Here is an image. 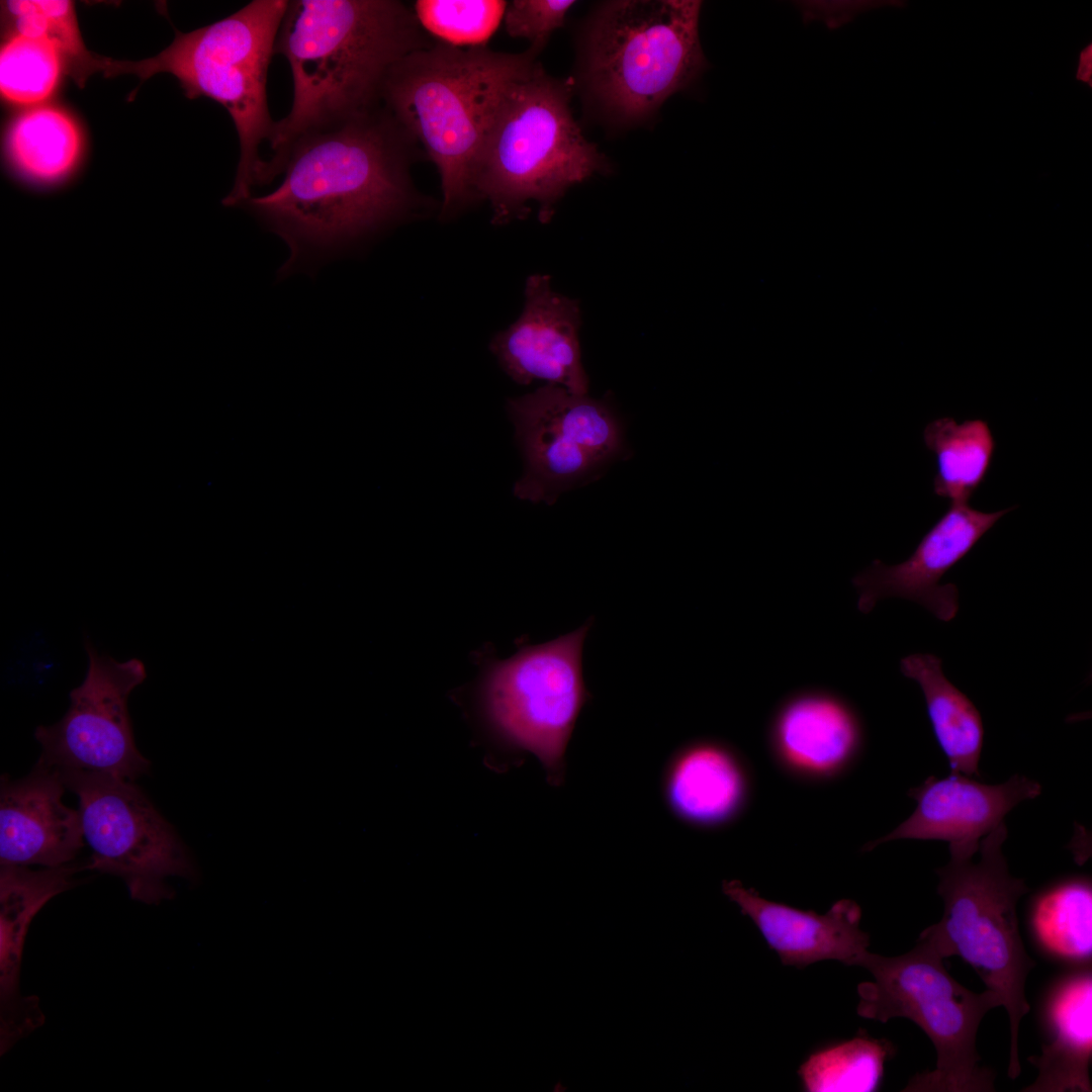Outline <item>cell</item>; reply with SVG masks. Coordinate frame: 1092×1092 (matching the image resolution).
<instances>
[{
	"label": "cell",
	"instance_id": "obj_8",
	"mask_svg": "<svg viewBox=\"0 0 1092 1092\" xmlns=\"http://www.w3.org/2000/svg\"><path fill=\"white\" fill-rule=\"evenodd\" d=\"M701 6L621 0L601 7L585 31L582 76L607 109L623 120L645 117L702 73Z\"/></svg>",
	"mask_w": 1092,
	"mask_h": 1092
},
{
	"label": "cell",
	"instance_id": "obj_23",
	"mask_svg": "<svg viewBox=\"0 0 1092 1092\" xmlns=\"http://www.w3.org/2000/svg\"><path fill=\"white\" fill-rule=\"evenodd\" d=\"M6 147L21 180L34 187H54L71 176L81 150V134L66 111L35 106L13 120Z\"/></svg>",
	"mask_w": 1092,
	"mask_h": 1092
},
{
	"label": "cell",
	"instance_id": "obj_14",
	"mask_svg": "<svg viewBox=\"0 0 1092 1092\" xmlns=\"http://www.w3.org/2000/svg\"><path fill=\"white\" fill-rule=\"evenodd\" d=\"M578 302L554 291L548 275L534 274L525 284L521 315L489 343L503 370L517 383L544 380L571 393L587 394L581 362Z\"/></svg>",
	"mask_w": 1092,
	"mask_h": 1092
},
{
	"label": "cell",
	"instance_id": "obj_13",
	"mask_svg": "<svg viewBox=\"0 0 1092 1092\" xmlns=\"http://www.w3.org/2000/svg\"><path fill=\"white\" fill-rule=\"evenodd\" d=\"M1013 509L986 513L969 503H950L906 560L894 565L874 560L852 578L857 609L868 614L883 599L901 598L921 605L941 621L952 620L959 610V590L953 583L940 584L941 577Z\"/></svg>",
	"mask_w": 1092,
	"mask_h": 1092
},
{
	"label": "cell",
	"instance_id": "obj_18",
	"mask_svg": "<svg viewBox=\"0 0 1092 1092\" xmlns=\"http://www.w3.org/2000/svg\"><path fill=\"white\" fill-rule=\"evenodd\" d=\"M66 786L58 769L36 763L23 779L1 780L0 863L59 867L83 846L79 811L62 801Z\"/></svg>",
	"mask_w": 1092,
	"mask_h": 1092
},
{
	"label": "cell",
	"instance_id": "obj_12",
	"mask_svg": "<svg viewBox=\"0 0 1092 1092\" xmlns=\"http://www.w3.org/2000/svg\"><path fill=\"white\" fill-rule=\"evenodd\" d=\"M88 669L82 684L70 692V707L50 726H38L41 745L38 764L59 770H85L132 781L146 774L150 761L138 750L127 701L147 678L138 658L117 661L100 654L85 639Z\"/></svg>",
	"mask_w": 1092,
	"mask_h": 1092
},
{
	"label": "cell",
	"instance_id": "obj_16",
	"mask_svg": "<svg viewBox=\"0 0 1092 1092\" xmlns=\"http://www.w3.org/2000/svg\"><path fill=\"white\" fill-rule=\"evenodd\" d=\"M1041 793V786L1015 775L998 785H987L959 772L943 779L927 778L908 796L916 801L913 813L893 831L867 843L863 851L898 839L944 840L949 844H978L1019 803Z\"/></svg>",
	"mask_w": 1092,
	"mask_h": 1092
},
{
	"label": "cell",
	"instance_id": "obj_10",
	"mask_svg": "<svg viewBox=\"0 0 1092 1092\" xmlns=\"http://www.w3.org/2000/svg\"><path fill=\"white\" fill-rule=\"evenodd\" d=\"M59 771L79 800L84 838L92 851L87 869L121 878L130 897L147 904L173 896L168 878L192 877L183 842L132 781L85 770Z\"/></svg>",
	"mask_w": 1092,
	"mask_h": 1092
},
{
	"label": "cell",
	"instance_id": "obj_4",
	"mask_svg": "<svg viewBox=\"0 0 1092 1092\" xmlns=\"http://www.w3.org/2000/svg\"><path fill=\"white\" fill-rule=\"evenodd\" d=\"M287 0H253L240 10L174 40L157 56L141 61L103 57L104 77L133 74L142 81L157 73L173 75L185 95L208 97L230 113L240 143L235 183L222 199L228 207L254 194L264 164L261 145L274 124L267 103V73Z\"/></svg>",
	"mask_w": 1092,
	"mask_h": 1092
},
{
	"label": "cell",
	"instance_id": "obj_2",
	"mask_svg": "<svg viewBox=\"0 0 1092 1092\" xmlns=\"http://www.w3.org/2000/svg\"><path fill=\"white\" fill-rule=\"evenodd\" d=\"M437 41L401 1H288L275 54L290 66L293 99L288 114L274 121L260 187L281 175L297 140L379 105L390 69Z\"/></svg>",
	"mask_w": 1092,
	"mask_h": 1092
},
{
	"label": "cell",
	"instance_id": "obj_6",
	"mask_svg": "<svg viewBox=\"0 0 1092 1092\" xmlns=\"http://www.w3.org/2000/svg\"><path fill=\"white\" fill-rule=\"evenodd\" d=\"M1006 838L1002 822L979 844L948 845L950 859L936 870L943 914L919 937L942 959L961 957L987 989L998 994L1010 1025L1007 1074L1015 1079L1021 1072L1019 1025L1030 1009L1025 982L1035 963L1024 948L1016 914L1017 902L1028 889L1008 870L1002 852Z\"/></svg>",
	"mask_w": 1092,
	"mask_h": 1092
},
{
	"label": "cell",
	"instance_id": "obj_1",
	"mask_svg": "<svg viewBox=\"0 0 1092 1092\" xmlns=\"http://www.w3.org/2000/svg\"><path fill=\"white\" fill-rule=\"evenodd\" d=\"M425 157L380 103L297 140L280 183L240 207L288 246L280 278L313 273L347 247L429 208L411 175Z\"/></svg>",
	"mask_w": 1092,
	"mask_h": 1092
},
{
	"label": "cell",
	"instance_id": "obj_27",
	"mask_svg": "<svg viewBox=\"0 0 1092 1092\" xmlns=\"http://www.w3.org/2000/svg\"><path fill=\"white\" fill-rule=\"evenodd\" d=\"M4 6L12 32L51 41L62 58L64 72L77 85L82 87L98 72L101 56L87 50L72 1L12 0Z\"/></svg>",
	"mask_w": 1092,
	"mask_h": 1092
},
{
	"label": "cell",
	"instance_id": "obj_15",
	"mask_svg": "<svg viewBox=\"0 0 1092 1092\" xmlns=\"http://www.w3.org/2000/svg\"><path fill=\"white\" fill-rule=\"evenodd\" d=\"M772 757L787 774L809 782L841 776L863 745L861 719L841 696L804 689L785 698L766 732Z\"/></svg>",
	"mask_w": 1092,
	"mask_h": 1092
},
{
	"label": "cell",
	"instance_id": "obj_3",
	"mask_svg": "<svg viewBox=\"0 0 1092 1092\" xmlns=\"http://www.w3.org/2000/svg\"><path fill=\"white\" fill-rule=\"evenodd\" d=\"M539 53L531 47L512 54L438 40L388 72L380 103L437 167L442 220L478 201L473 179L484 139L509 90L534 68Z\"/></svg>",
	"mask_w": 1092,
	"mask_h": 1092
},
{
	"label": "cell",
	"instance_id": "obj_21",
	"mask_svg": "<svg viewBox=\"0 0 1092 1092\" xmlns=\"http://www.w3.org/2000/svg\"><path fill=\"white\" fill-rule=\"evenodd\" d=\"M1092 977L1074 975L1051 994L1046 1018L1052 1031L1040 1056L1028 1061L1038 1070L1024 1092H1091L1089 1065L1092 1053Z\"/></svg>",
	"mask_w": 1092,
	"mask_h": 1092
},
{
	"label": "cell",
	"instance_id": "obj_31",
	"mask_svg": "<svg viewBox=\"0 0 1092 1092\" xmlns=\"http://www.w3.org/2000/svg\"><path fill=\"white\" fill-rule=\"evenodd\" d=\"M1091 73H1092V46H1087L1080 54L1079 67L1077 70V79L1088 83L1091 86Z\"/></svg>",
	"mask_w": 1092,
	"mask_h": 1092
},
{
	"label": "cell",
	"instance_id": "obj_20",
	"mask_svg": "<svg viewBox=\"0 0 1092 1092\" xmlns=\"http://www.w3.org/2000/svg\"><path fill=\"white\" fill-rule=\"evenodd\" d=\"M77 864L31 871L23 866H1V1053L43 1021L37 999L19 993L22 947L28 926L41 907L70 889Z\"/></svg>",
	"mask_w": 1092,
	"mask_h": 1092
},
{
	"label": "cell",
	"instance_id": "obj_9",
	"mask_svg": "<svg viewBox=\"0 0 1092 1092\" xmlns=\"http://www.w3.org/2000/svg\"><path fill=\"white\" fill-rule=\"evenodd\" d=\"M592 625L588 620L554 640L490 660L474 690L478 719L492 742L510 753L536 756L553 787L564 782L567 745L592 699L582 663Z\"/></svg>",
	"mask_w": 1092,
	"mask_h": 1092
},
{
	"label": "cell",
	"instance_id": "obj_29",
	"mask_svg": "<svg viewBox=\"0 0 1092 1092\" xmlns=\"http://www.w3.org/2000/svg\"><path fill=\"white\" fill-rule=\"evenodd\" d=\"M507 1L418 0L413 10L435 39L458 48L484 47L504 19Z\"/></svg>",
	"mask_w": 1092,
	"mask_h": 1092
},
{
	"label": "cell",
	"instance_id": "obj_25",
	"mask_svg": "<svg viewBox=\"0 0 1092 1092\" xmlns=\"http://www.w3.org/2000/svg\"><path fill=\"white\" fill-rule=\"evenodd\" d=\"M892 1050L887 1040L866 1033L822 1046L798 1070L802 1088L808 1092L876 1091Z\"/></svg>",
	"mask_w": 1092,
	"mask_h": 1092
},
{
	"label": "cell",
	"instance_id": "obj_7",
	"mask_svg": "<svg viewBox=\"0 0 1092 1092\" xmlns=\"http://www.w3.org/2000/svg\"><path fill=\"white\" fill-rule=\"evenodd\" d=\"M942 960L921 937L914 948L897 957L868 950L858 967L868 970L873 980L857 985L856 1012L883 1023L907 1018L932 1041L935 1068L916 1074L904 1091H995V1075L980 1065L976 1039L983 1017L1002 1006L1001 999L989 989L975 993L962 986Z\"/></svg>",
	"mask_w": 1092,
	"mask_h": 1092
},
{
	"label": "cell",
	"instance_id": "obj_24",
	"mask_svg": "<svg viewBox=\"0 0 1092 1092\" xmlns=\"http://www.w3.org/2000/svg\"><path fill=\"white\" fill-rule=\"evenodd\" d=\"M923 441L935 457L934 493L950 503H968L992 464L996 442L989 424L940 418L925 427Z\"/></svg>",
	"mask_w": 1092,
	"mask_h": 1092
},
{
	"label": "cell",
	"instance_id": "obj_30",
	"mask_svg": "<svg viewBox=\"0 0 1092 1092\" xmlns=\"http://www.w3.org/2000/svg\"><path fill=\"white\" fill-rule=\"evenodd\" d=\"M574 3L572 0H514L508 3L505 11V29L513 37L528 39L531 48L541 52L552 32L562 26Z\"/></svg>",
	"mask_w": 1092,
	"mask_h": 1092
},
{
	"label": "cell",
	"instance_id": "obj_19",
	"mask_svg": "<svg viewBox=\"0 0 1092 1092\" xmlns=\"http://www.w3.org/2000/svg\"><path fill=\"white\" fill-rule=\"evenodd\" d=\"M751 792L749 771L738 752L712 738L690 741L667 761L661 794L668 811L680 822L715 829L735 821Z\"/></svg>",
	"mask_w": 1092,
	"mask_h": 1092
},
{
	"label": "cell",
	"instance_id": "obj_17",
	"mask_svg": "<svg viewBox=\"0 0 1092 1092\" xmlns=\"http://www.w3.org/2000/svg\"><path fill=\"white\" fill-rule=\"evenodd\" d=\"M722 891L756 926L785 966L806 968L822 961L858 967L870 937L860 928L861 909L842 899L824 914L801 910L761 897L737 880L724 881Z\"/></svg>",
	"mask_w": 1092,
	"mask_h": 1092
},
{
	"label": "cell",
	"instance_id": "obj_11",
	"mask_svg": "<svg viewBox=\"0 0 1092 1092\" xmlns=\"http://www.w3.org/2000/svg\"><path fill=\"white\" fill-rule=\"evenodd\" d=\"M507 412L525 462L513 490L520 499L552 505L623 449L616 416L605 401L587 394L546 384L510 398Z\"/></svg>",
	"mask_w": 1092,
	"mask_h": 1092
},
{
	"label": "cell",
	"instance_id": "obj_26",
	"mask_svg": "<svg viewBox=\"0 0 1092 1092\" xmlns=\"http://www.w3.org/2000/svg\"><path fill=\"white\" fill-rule=\"evenodd\" d=\"M1032 925L1040 943L1052 953L1083 960L1092 952V891L1085 880L1053 887L1037 897Z\"/></svg>",
	"mask_w": 1092,
	"mask_h": 1092
},
{
	"label": "cell",
	"instance_id": "obj_28",
	"mask_svg": "<svg viewBox=\"0 0 1092 1092\" xmlns=\"http://www.w3.org/2000/svg\"><path fill=\"white\" fill-rule=\"evenodd\" d=\"M64 65L55 46L43 38L11 32L0 51V92L14 104L48 99L58 86Z\"/></svg>",
	"mask_w": 1092,
	"mask_h": 1092
},
{
	"label": "cell",
	"instance_id": "obj_5",
	"mask_svg": "<svg viewBox=\"0 0 1092 1092\" xmlns=\"http://www.w3.org/2000/svg\"><path fill=\"white\" fill-rule=\"evenodd\" d=\"M570 80L549 76L537 63L503 100L480 149L474 191L491 208V222L505 224L539 205L548 221L565 191L603 165L572 117Z\"/></svg>",
	"mask_w": 1092,
	"mask_h": 1092
},
{
	"label": "cell",
	"instance_id": "obj_22",
	"mask_svg": "<svg viewBox=\"0 0 1092 1092\" xmlns=\"http://www.w3.org/2000/svg\"><path fill=\"white\" fill-rule=\"evenodd\" d=\"M902 674L915 680L925 700L933 734L945 754L950 772L979 776L984 726L973 702L944 675L941 660L930 653L901 659Z\"/></svg>",
	"mask_w": 1092,
	"mask_h": 1092
}]
</instances>
